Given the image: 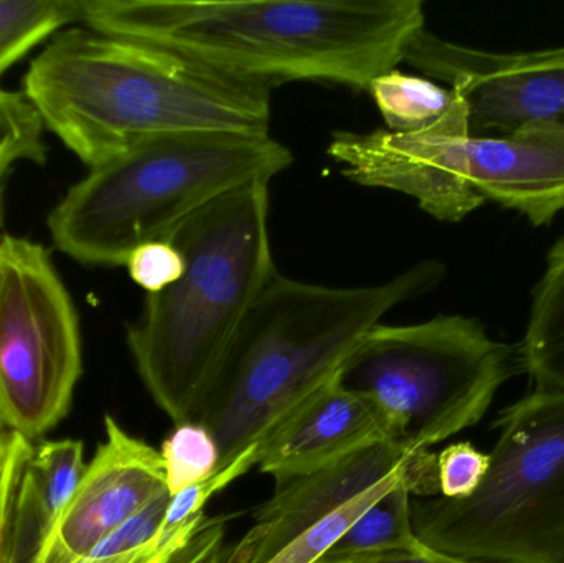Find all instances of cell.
I'll use <instances>...</instances> for the list:
<instances>
[{"instance_id":"9a60e30c","label":"cell","mask_w":564,"mask_h":563,"mask_svg":"<svg viewBox=\"0 0 564 563\" xmlns=\"http://www.w3.org/2000/svg\"><path fill=\"white\" fill-rule=\"evenodd\" d=\"M517 362L539 390L564 392V235L546 255Z\"/></svg>"},{"instance_id":"2e32d148","label":"cell","mask_w":564,"mask_h":563,"mask_svg":"<svg viewBox=\"0 0 564 563\" xmlns=\"http://www.w3.org/2000/svg\"><path fill=\"white\" fill-rule=\"evenodd\" d=\"M413 489L403 485L378 499L345 532L344 538L315 563H334L355 557L413 552L423 548L411 521Z\"/></svg>"},{"instance_id":"484cf974","label":"cell","mask_w":564,"mask_h":563,"mask_svg":"<svg viewBox=\"0 0 564 563\" xmlns=\"http://www.w3.org/2000/svg\"><path fill=\"white\" fill-rule=\"evenodd\" d=\"M129 277L148 294L174 284L184 273V255L171 240H152L139 245L126 260Z\"/></svg>"},{"instance_id":"44dd1931","label":"cell","mask_w":564,"mask_h":563,"mask_svg":"<svg viewBox=\"0 0 564 563\" xmlns=\"http://www.w3.org/2000/svg\"><path fill=\"white\" fill-rule=\"evenodd\" d=\"M171 495L159 496L148 508L116 529L76 563H152L174 538L162 534Z\"/></svg>"},{"instance_id":"30bf717a","label":"cell","mask_w":564,"mask_h":563,"mask_svg":"<svg viewBox=\"0 0 564 563\" xmlns=\"http://www.w3.org/2000/svg\"><path fill=\"white\" fill-rule=\"evenodd\" d=\"M106 436L30 563H76L167 492L161 453L105 416Z\"/></svg>"},{"instance_id":"5bb4252c","label":"cell","mask_w":564,"mask_h":563,"mask_svg":"<svg viewBox=\"0 0 564 563\" xmlns=\"http://www.w3.org/2000/svg\"><path fill=\"white\" fill-rule=\"evenodd\" d=\"M370 93L387 131L403 136H470L466 102L447 86L394 68L371 79Z\"/></svg>"},{"instance_id":"52a82bcc","label":"cell","mask_w":564,"mask_h":563,"mask_svg":"<svg viewBox=\"0 0 564 563\" xmlns=\"http://www.w3.org/2000/svg\"><path fill=\"white\" fill-rule=\"evenodd\" d=\"M516 362L517 350L494 339L476 317L451 314L404 326L377 324L337 380L377 403L394 445L420 453L477 425Z\"/></svg>"},{"instance_id":"8992f818","label":"cell","mask_w":564,"mask_h":563,"mask_svg":"<svg viewBox=\"0 0 564 563\" xmlns=\"http://www.w3.org/2000/svg\"><path fill=\"white\" fill-rule=\"evenodd\" d=\"M496 426L479 489L411 502L414 534L463 561L564 563V392L535 389Z\"/></svg>"},{"instance_id":"4fadbf2b","label":"cell","mask_w":564,"mask_h":563,"mask_svg":"<svg viewBox=\"0 0 564 563\" xmlns=\"http://www.w3.org/2000/svg\"><path fill=\"white\" fill-rule=\"evenodd\" d=\"M381 443H393L384 413L335 377L268 433L257 466L280 486Z\"/></svg>"},{"instance_id":"603a6c76","label":"cell","mask_w":564,"mask_h":563,"mask_svg":"<svg viewBox=\"0 0 564 563\" xmlns=\"http://www.w3.org/2000/svg\"><path fill=\"white\" fill-rule=\"evenodd\" d=\"M33 443L0 425V563H13L23 481Z\"/></svg>"},{"instance_id":"83f0119b","label":"cell","mask_w":564,"mask_h":563,"mask_svg":"<svg viewBox=\"0 0 564 563\" xmlns=\"http://www.w3.org/2000/svg\"><path fill=\"white\" fill-rule=\"evenodd\" d=\"M43 526L39 509L25 505L20 511L19 538H17L15 557L13 563H30L42 539Z\"/></svg>"},{"instance_id":"5b68a950","label":"cell","mask_w":564,"mask_h":563,"mask_svg":"<svg viewBox=\"0 0 564 563\" xmlns=\"http://www.w3.org/2000/svg\"><path fill=\"white\" fill-rule=\"evenodd\" d=\"M292 154L270 136L198 132L152 139L89 169L48 215L53 243L91 267H124L217 198L271 182Z\"/></svg>"},{"instance_id":"8fae6325","label":"cell","mask_w":564,"mask_h":563,"mask_svg":"<svg viewBox=\"0 0 564 563\" xmlns=\"http://www.w3.org/2000/svg\"><path fill=\"white\" fill-rule=\"evenodd\" d=\"M406 473L437 476L436 455L381 443L291 479L278 486L273 498L257 509L250 531L227 551L224 563H270L291 542L361 492Z\"/></svg>"},{"instance_id":"d4e9b609","label":"cell","mask_w":564,"mask_h":563,"mask_svg":"<svg viewBox=\"0 0 564 563\" xmlns=\"http://www.w3.org/2000/svg\"><path fill=\"white\" fill-rule=\"evenodd\" d=\"M489 465V453L480 452L473 443L460 442L446 446L436 455L440 498L451 501L470 498L482 485Z\"/></svg>"},{"instance_id":"7402d4cb","label":"cell","mask_w":564,"mask_h":563,"mask_svg":"<svg viewBox=\"0 0 564 563\" xmlns=\"http://www.w3.org/2000/svg\"><path fill=\"white\" fill-rule=\"evenodd\" d=\"M42 119L22 91L0 88V185L19 162L45 164Z\"/></svg>"},{"instance_id":"ac0fdd59","label":"cell","mask_w":564,"mask_h":563,"mask_svg":"<svg viewBox=\"0 0 564 563\" xmlns=\"http://www.w3.org/2000/svg\"><path fill=\"white\" fill-rule=\"evenodd\" d=\"M410 486L414 496L420 498H436L440 496L437 488V476L426 473H406V475L394 476L368 491L361 492L354 501L338 509L330 518L322 521L321 524L312 528L311 531L295 539L284 551L280 552L270 563H315L324 557L341 538L345 532L367 512L378 499L383 498L391 489L398 486Z\"/></svg>"},{"instance_id":"d6986e66","label":"cell","mask_w":564,"mask_h":563,"mask_svg":"<svg viewBox=\"0 0 564 563\" xmlns=\"http://www.w3.org/2000/svg\"><path fill=\"white\" fill-rule=\"evenodd\" d=\"M85 469V445L79 440H48L33 446L29 473L42 511L43 534L75 495Z\"/></svg>"},{"instance_id":"6da1fadb","label":"cell","mask_w":564,"mask_h":563,"mask_svg":"<svg viewBox=\"0 0 564 563\" xmlns=\"http://www.w3.org/2000/svg\"><path fill=\"white\" fill-rule=\"evenodd\" d=\"M95 32L175 50L257 85L367 91L426 29L421 0H82Z\"/></svg>"},{"instance_id":"f546056e","label":"cell","mask_w":564,"mask_h":563,"mask_svg":"<svg viewBox=\"0 0 564 563\" xmlns=\"http://www.w3.org/2000/svg\"><path fill=\"white\" fill-rule=\"evenodd\" d=\"M470 563H513V562H470Z\"/></svg>"},{"instance_id":"ffe728a7","label":"cell","mask_w":564,"mask_h":563,"mask_svg":"<svg viewBox=\"0 0 564 563\" xmlns=\"http://www.w3.org/2000/svg\"><path fill=\"white\" fill-rule=\"evenodd\" d=\"M164 463L165 486L171 498L220 468V448L207 426L197 420L177 423L159 450Z\"/></svg>"},{"instance_id":"9c48e42d","label":"cell","mask_w":564,"mask_h":563,"mask_svg":"<svg viewBox=\"0 0 564 563\" xmlns=\"http://www.w3.org/2000/svg\"><path fill=\"white\" fill-rule=\"evenodd\" d=\"M403 63L460 96L470 136H506L533 122L564 124V46L492 52L423 29Z\"/></svg>"},{"instance_id":"7c38bea8","label":"cell","mask_w":564,"mask_h":563,"mask_svg":"<svg viewBox=\"0 0 564 563\" xmlns=\"http://www.w3.org/2000/svg\"><path fill=\"white\" fill-rule=\"evenodd\" d=\"M463 175L486 202L546 227L564 210V124L533 122L459 141Z\"/></svg>"},{"instance_id":"e0dca14e","label":"cell","mask_w":564,"mask_h":563,"mask_svg":"<svg viewBox=\"0 0 564 563\" xmlns=\"http://www.w3.org/2000/svg\"><path fill=\"white\" fill-rule=\"evenodd\" d=\"M82 22V0H0V78L30 50Z\"/></svg>"},{"instance_id":"cb8c5ba5","label":"cell","mask_w":564,"mask_h":563,"mask_svg":"<svg viewBox=\"0 0 564 563\" xmlns=\"http://www.w3.org/2000/svg\"><path fill=\"white\" fill-rule=\"evenodd\" d=\"M258 452H260V445L250 446L235 462H231L227 468L215 473L207 481L191 486V488L184 489V491L171 498L162 534H171V532L177 531L182 526L191 522L192 519L204 516L208 501L215 495L227 489L231 483L237 481L238 478L247 475L253 466L258 465Z\"/></svg>"},{"instance_id":"277c9868","label":"cell","mask_w":564,"mask_h":563,"mask_svg":"<svg viewBox=\"0 0 564 563\" xmlns=\"http://www.w3.org/2000/svg\"><path fill=\"white\" fill-rule=\"evenodd\" d=\"M165 240L184 255V273L145 296L126 340L149 396L177 425L197 416L245 314L278 273L270 182L217 198Z\"/></svg>"},{"instance_id":"4316f807","label":"cell","mask_w":564,"mask_h":563,"mask_svg":"<svg viewBox=\"0 0 564 563\" xmlns=\"http://www.w3.org/2000/svg\"><path fill=\"white\" fill-rule=\"evenodd\" d=\"M152 563H218V554L205 539L177 535Z\"/></svg>"},{"instance_id":"3957f363","label":"cell","mask_w":564,"mask_h":563,"mask_svg":"<svg viewBox=\"0 0 564 563\" xmlns=\"http://www.w3.org/2000/svg\"><path fill=\"white\" fill-rule=\"evenodd\" d=\"M443 277L437 261L371 286H325L274 274L245 314L195 416L217 440L218 472L330 383L391 310L433 290Z\"/></svg>"},{"instance_id":"7a4b0ae2","label":"cell","mask_w":564,"mask_h":563,"mask_svg":"<svg viewBox=\"0 0 564 563\" xmlns=\"http://www.w3.org/2000/svg\"><path fill=\"white\" fill-rule=\"evenodd\" d=\"M22 95L89 169L167 136H270L268 86L85 25L52 36L30 63Z\"/></svg>"},{"instance_id":"ba28073f","label":"cell","mask_w":564,"mask_h":563,"mask_svg":"<svg viewBox=\"0 0 564 563\" xmlns=\"http://www.w3.org/2000/svg\"><path fill=\"white\" fill-rule=\"evenodd\" d=\"M83 373L78 311L52 257L0 237V425L30 443L72 409Z\"/></svg>"},{"instance_id":"f1b7e54d","label":"cell","mask_w":564,"mask_h":563,"mask_svg":"<svg viewBox=\"0 0 564 563\" xmlns=\"http://www.w3.org/2000/svg\"><path fill=\"white\" fill-rule=\"evenodd\" d=\"M334 563H470L463 559L451 557L443 552L434 551L423 544V548L413 552H394V554L370 555V557L347 559Z\"/></svg>"}]
</instances>
